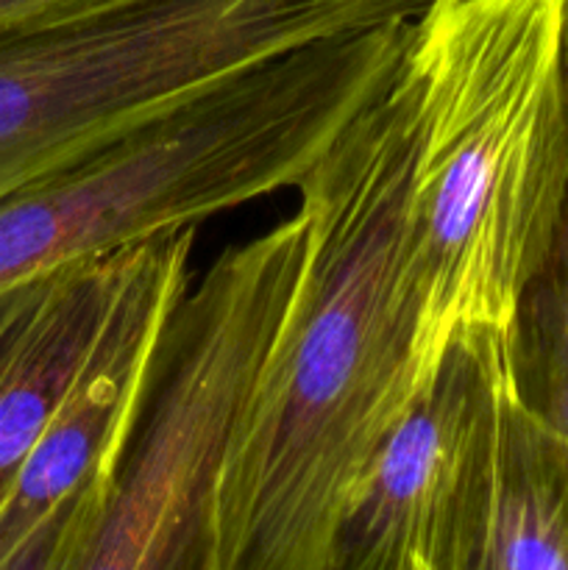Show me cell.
Here are the masks:
<instances>
[{"mask_svg":"<svg viewBox=\"0 0 568 570\" xmlns=\"http://www.w3.org/2000/svg\"><path fill=\"white\" fill-rule=\"evenodd\" d=\"M412 20L290 50L0 198V293L295 189L393 81Z\"/></svg>","mask_w":568,"mask_h":570,"instance_id":"obj_3","label":"cell"},{"mask_svg":"<svg viewBox=\"0 0 568 570\" xmlns=\"http://www.w3.org/2000/svg\"><path fill=\"white\" fill-rule=\"evenodd\" d=\"M510 373L507 332L466 328L445 343L340 521L329 570H429L493 456Z\"/></svg>","mask_w":568,"mask_h":570,"instance_id":"obj_5","label":"cell"},{"mask_svg":"<svg viewBox=\"0 0 568 570\" xmlns=\"http://www.w3.org/2000/svg\"><path fill=\"white\" fill-rule=\"evenodd\" d=\"M120 465V462H117ZM117 465L104 468L95 473L70 501L59 507L9 560L0 566V570H65L70 560L72 549L87 532L89 521H92L95 510L104 501L106 488H109L111 476H115Z\"/></svg>","mask_w":568,"mask_h":570,"instance_id":"obj_10","label":"cell"},{"mask_svg":"<svg viewBox=\"0 0 568 570\" xmlns=\"http://www.w3.org/2000/svg\"><path fill=\"white\" fill-rule=\"evenodd\" d=\"M429 570H568V443L501 390L496 449L429 560Z\"/></svg>","mask_w":568,"mask_h":570,"instance_id":"obj_7","label":"cell"},{"mask_svg":"<svg viewBox=\"0 0 568 570\" xmlns=\"http://www.w3.org/2000/svg\"><path fill=\"white\" fill-rule=\"evenodd\" d=\"M126 250L0 293V493L95 343Z\"/></svg>","mask_w":568,"mask_h":570,"instance_id":"obj_8","label":"cell"},{"mask_svg":"<svg viewBox=\"0 0 568 570\" xmlns=\"http://www.w3.org/2000/svg\"><path fill=\"white\" fill-rule=\"evenodd\" d=\"M290 301V276L223 250L178 301L126 454L65 570H206L234 421Z\"/></svg>","mask_w":568,"mask_h":570,"instance_id":"obj_4","label":"cell"},{"mask_svg":"<svg viewBox=\"0 0 568 570\" xmlns=\"http://www.w3.org/2000/svg\"><path fill=\"white\" fill-rule=\"evenodd\" d=\"M106 3L115 0H0V33L70 20Z\"/></svg>","mask_w":568,"mask_h":570,"instance_id":"obj_11","label":"cell"},{"mask_svg":"<svg viewBox=\"0 0 568 570\" xmlns=\"http://www.w3.org/2000/svg\"><path fill=\"white\" fill-rule=\"evenodd\" d=\"M412 161L404 50L295 187L298 278L217 471L206 570L332 566L340 521L423 382Z\"/></svg>","mask_w":568,"mask_h":570,"instance_id":"obj_1","label":"cell"},{"mask_svg":"<svg viewBox=\"0 0 568 570\" xmlns=\"http://www.w3.org/2000/svg\"><path fill=\"white\" fill-rule=\"evenodd\" d=\"M195 228L131 245L95 343L0 493V566L104 468L126 454L161 343L189 289Z\"/></svg>","mask_w":568,"mask_h":570,"instance_id":"obj_6","label":"cell"},{"mask_svg":"<svg viewBox=\"0 0 568 570\" xmlns=\"http://www.w3.org/2000/svg\"><path fill=\"white\" fill-rule=\"evenodd\" d=\"M568 0H429L412 20L421 379L466 328L512 332L568 200Z\"/></svg>","mask_w":568,"mask_h":570,"instance_id":"obj_2","label":"cell"},{"mask_svg":"<svg viewBox=\"0 0 568 570\" xmlns=\"http://www.w3.org/2000/svg\"><path fill=\"white\" fill-rule=\"evenodd\" d=\"M510 343L523 401L568 443V200L555 245L518 306Z\"/></svg>","mask_w":568,"mask_h":570,"instance_id":"obj_9","label":"cell"}]
</instances>
